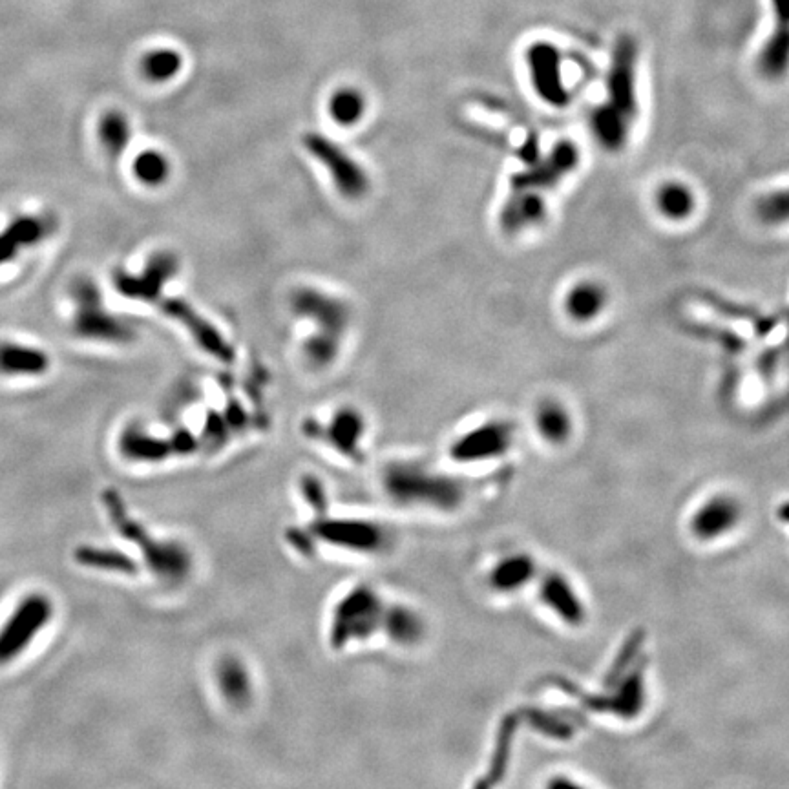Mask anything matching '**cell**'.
<instances>
[{
    "label": "cell",
    "mask_w": 789,
    "mask_h": 789,
    "mask_svg": "<svg viewBox=\"0 0 789 789\" xmlns=\"http://www.w3.org/2000/svg\"><path fill=\"white\" fill-rule=\"evenodd\" d=\"M181 68V55L174 50H154L147 53L141 61V72L152 83H165L178 75Z\"/></svg>",
    "instance_id": "ac0fdd59"
},
{
    "label": "cell",
    "mask_w": 789,
    "mask_h": 789,
    "mask_svg": "<svg viewBox=\"0 0 789 789\" xmlns=\"http://www.w3.org/2000/svg\"><path fill=\"white\" fill-rule=\"evenodd\" d=\"M99 139L112 158H119L127 150L130 139L127 117L116 110L106 112L99 123Z\"/></svg>",
    "instance_id": "e0dca14e"
},
{
    "label": "cell",
    "mask_w": 789,
    "mask_h": 789,
    "mask_svg": "<svg viewBox=\"0 0 789 789\" xmlns=\"http://www.w3.org/2000/svg\"><path fill=\"white\" fill-rule=\"evenodd\" d=\"M72 298L77 304L74 331L77 337L103 342H127L132 329L125 320L106 313L101 293L90 278H77L72 285Z\"/></svg>",
    "instance_id": "7a4b0ae2"
},
{
    "label": "cell",
    "mask_w": 789,
    "mask_h": 789,
    "mask_svg": "<svg viewBox=\"0 0 789 789\" xmlns=\"http://www.w3.org/2000/svg\"><path fill=\"white\" fill-rule=\"evenodd\" d=\"M755 214L758 221L768 227H788L789 225V185L773 189L755 201Z\"/></svg>",
    "instance_id": "9a60e30c"
},
{
    "label": "cell",
    "mask_w": 789,
    "mask_h": 789,
    "mask_svg": "<svg viewBox=\"0 0 789 789\" xmlns=\"http://www.w3.org/2000/svg\"><path fill=\"white\" fill-rule=\"evenodd\" d=\"M52 616V601L46 596H26L0 629V663H10L21 656L50 623Z\"/></svg>",
    "instance_id": "3957f363"
},
{
    "label": "cell",
    "mask_w": 789,
    "mask_h": 789,
    "mask_svg": "<svg viewBox=\"0 0 789 789\" xmlns=\"http://www.w3.org/2000/svg\"><path fill=\"white\" fill-rule=\"evenodd\" d=\"M172 271H174V262L169 256L161 254L150 260L147 271L141 276L117 273L114 282L121 295L136 300H154L159 295V289L169 280Z\"/></svg>",
    "instance_id": "ba28073f"
},
{
    "label": "cell",
    "mask_w": 789,
    "mask_h": 789,
    "mask_svg": "<svg viewBox=\"0 0 789 789\" xmlns=\"http://www.w3.org/2000/svg\"><path fill=\"white\" fill-rule=\"evenodd\" d=\"M327 110L340 127H355L366 112V103L358 90L342 88L329 97Z\"/></svg>",
    "instance_id": "4fadbf2b"
},
{
    "label": "cell",
    "mask_w": 789,
    "mask_h": 789,
    "mask_svg": "<svg viewBox=\"0 0 789 789\" xmlns=\"http://www.w3.org/2000/svg\"><path fill=\"white\" fill-rule=\"evenodd\" d=\"M532 572V567L528 559H514L508 561L503 569L495 574V587L499 585L501 589H514L523 579H528Z\"/></svg>",
    "instance_id": "603a6c76"
},
{
    "label": "cell",
    "mask_w": 789,
    "mask_h": 789,
    "mask_svg": "<svg viewBox=\"0 0 789 789\" xmlns=\"http://www.w3.org/2000/svg\"><path fill=\"white\" fill-rule=\"evenodd\" d=\"M737 506L726 499H718L700 510L695 519V532L700 537H715L726 532L737 521Z\"/></svg>",
    "instance_id": "7c38bea8"
},
{
    "label": "cell",
    "mask_w": 789,
    "mask_h": 789,
    "mask_svg": "<svg viewBox=\"0 0 789 789\" xmlns=\"http://www.w3.org/2000/svg\"><path fill=\"white\" fill-rule=\"evenodd\" d=\"M695 190L680 179H667L654 190V209L667 221H687L696 212Z\"/></svg>",
    "instance_id": "30bf717a"
},
{
    "label": "cell",
    "mask_w": 789,
    "mask_h": 789,
    "mask_svg": "<svg viewBox=\"0 0 789 789\" xmlns=\"http://www.w3.org/2000/svg\"><path fill=\"white\" fill-rule=\"evenodd\" d=\"M53 231V221L43 216H19L0 232V267L15 260L22 247H32L46 240Z\"/></svg>",
    "instance_id": "8992f818"
},
{
    "label": "cell",
    "mask_w": 789,
    "mask_h": 789,
    "mask_svg": "<svg viewBox=\"0 0 789 789\" xmlns=\"http://www.w3.org/2000/svg\"><path fill=\"white\" fill-rule=\"evenodd\" d=\"M537 426L550 441H563L569 433V415L558 404L547 402L537 413Z\"/></svg>",
    "instance_id": "44dd1931"
},
{
    "label": "cell",
    "mask_w": 789,
    "mask_h": 789,
    "mask_svg": "<svg viewBox=\"0 0 789 789\" xmlns=\"http://www.w3.org/2000/svg\"><path fill=\"white\" fill-rule=\"evenodd\" d=\"M526 61L532 86L539 99H543L545 105L556 108L569 105V88L565 85L563 61L558 48L550 43H536L528 50Z\"/></svg>",
    "instance_id": "277c9868"
},
{
    "label": "cell",
    "mask_w": 789,
    "mask_h": 789,
    "mask_svg": "<svg viewBox=\"0 0 789 789\" xmlns=\"http://www.w3.org/2000/svg\"><path fill=\"white\" fill-rule=\"evenodd\" d=\"M50 368V358L37 348L4 342L0 344V373L4 375H43Z\"/></svg>",
    "instance_id": "8fae6325"
},
{
    "label": "cell",
    "mask_w": 789,
    "mask_h": 789,
    "mask_svg": "<svg viewBox=\"0 0 789 789\" xmlns=\"http://www.w3.org/2000/svg\"><path fill=\"white\" fill-rule=\"evenodd\" d=\"M773 30L757 57V72L769 83L789 74V0H771Z\"/></svg>",
    "instance_id": "5b68a950"
},
{
    "label": "cell",
    "mask_w": 789,
    "mask_h": 789,
    "mask_svg": "<svg viewBox=\"0 0 789 789\" xmlns=\"http://www.w3.org/2000/svg\"><path fill=\"white\" fill-rule=\"evenodd\" d=\"M547 601L552 603L554 609H558L561 612L563 618H567L569 621L579 620V616H581L579 612L581 611H579L578 601L570 594L563 581H559V579H550L548 581Z\"/></svg>",
    "instance_id": "7402d4cb"
},
{
    "label": "cell",
    "mask_w": 789,
    "mask_h": 789,
    "mask_svg": "<svg viewBox=\"0 0 789 789\" xmlns=\"http://www.w3.org/2000/svg\"><path fill=\"white\" fill-rule=\"evenodd\" d=\"M311 147L318 158L324 159L327 169L333 174V179L337 181L338 189L344 196L357 198L360 194H364L366 176L362 174L360 167L353 163V159H349L338 148L335 150L326 139H316V143Z\"/></svg>",
    "instance_id": "9c48e42d"
},
{
    "label": "cell",
    "mask_w": 789,
    "mask_h": 789,
    "mask_svg": "<svg viewBox=\"0 0 789 789\" xmlns=\"http://www.w3.org/2000/svg\"><path fill=\"white\" fill-rule=\"evenodd\" d=\"M121 450L134 461H159L165 459L169 453L165 442L150 437L147 433L139 432L136 428H130L123 433Z\"/></svg>",
    "instance_id": "2e32d148"
},
{
    "label": "cell",
    "mask_w": 789,
    "mask_h": 789,
    "mask_svg": "<svg viewBox=\"0 0 789 789\" xmlns=\"http://www.w3.org/2000/svg\"><path fill=\"white\" fill-rule=\"evenodd\" d=\"M636 63L638 46L632 37H621L612 52L605 99L590 114L592 136L603 150L612 154L627 148L640 119Z\"/></svg>",
    "instance_id": "6da1fadb"
},
{
    "label": "cell",
    "mask_w": 789,
    "mask_h": 789,
    "mask_svg": "<svg viewBox=\"0 0 789 789\" xmlns=\"http://www.w3.org/2000/svg\"><path fill=\"white\" fill-rule=\"evenodd\" d=\"M136 178L148 187L163 185L170 174L169 159L156 150H145L134 161Z\"/></svg>",
    "instance_id": "d6986e66"
},
{
    "label": "cell",
    "mask_w": 789,
    "mask_h": 789,
    "mask_svg": "<svg viewBox=\"0 0 789 789\" xmlns=\"http://www.w3.org/2000/svg\"><path fill=\"white\" fill-rule=\"evenodd\" d=\"M74 556L79 565L90 567V569L114 570V572H128V574L136 569V563L125 556L123 552L108 550V548L85 545V547L77 548Z\"/></svg>",
    "instance_id": "5bb4252c"
},
{
    "label": "cell",
    "mask_w": 789,
    "mask_h": 789,
    "mask_svg": "<svg viewBox=\"0 0 789 789\" xmlns=\"http://www.w3.org/2000/svg\"><path fill=\"white\" fill-rule=\"evenodd\" d=\"M609 293L598 280H579L569 287L563 298V311L576 324H589L603 315Z\"/></svg>",
    "instance_id": "52a82bcc"
},
{
    "label": "cell",
    "mask_w": 789,
    "mask_h": 789,
    "mask_svg": "<svg viewBox=\"0 0 789 789\" xmlns=\"http://www.w3.org/2000/svg\"><path fill=\"white\" fill-rule=\"evenodd\" d=\"M506 446V432L503 428H484L474 433L470 439L459 444V452L463 457H486L492 452H501Z\"/></svg>",
    "instance_id": "ffe728a7"
}]
</instances>
